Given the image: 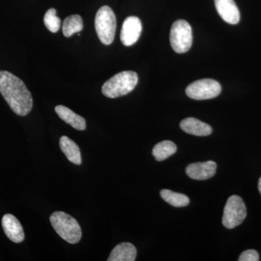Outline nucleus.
Listing matches in <instances>:
<instances>
[{
  "label": "nucleus",
  "mask_w": 261,
  "mask_h": 261,
  "mask_svg": "<svg viewBox=\"0 0 261 261\" xmlns=\"http://www.w3.org/2000/svg\"><path fill=\"white\" fill-rule=\"evenodd\" d=\"M0 93L15 114L25 116L33 108L32 94L23 81L6 71H0Z\"/></svg>",
  "instance_id": "f257e3e1"
},
{
  "label": "nucleus",
  "mask_w": 261,
  "mask_h": 261,
  "mask_svg": "<svg viewBox=\"0 0 261 261\" xmlns=\"http://www.w3.org/2000/svg\"><path fill=\"white\" fill-rule=\"evenodd\" d=\"M50 223L58 234L68 243H78L82 239V229L78 221L70 215L56 211L51 215Z\"/></svg>",
  "instance_id": "f03ea898"
},
{
  "label": "nucleus",
  "mask_w": 261,
  "mask_h": 261,
  "mask_svg": "<svg viewBox=\"0 0 261 261\" xmlns=\"http://www.w3.org/2000/svg\"><path fill=\"white\" fill-rule=\"evenodd\" d=\"M138 80L137 73L130 70L117 73L103 84L102 94L109 98L126 95L135 89Z\"/></svg>",
  "instance_id": "7ed1b4c3"
},
{
  "label": "nucleus",
  "mask_w": 261,
  "mask_h": 261,
  "mask_svg": "<svg viewBox=\"0 0 261 261\" xmlns=\"http://www.w3.org/2000/svg\"><path fill=\"white\" fill-rule=\"evenodd\" d=\"M96 32L102 44L110 45L114 40L116 29V15L108 6H102L98 10L94 20Z\"/></svg>",
  "instance_id": "20e7f679"
},
{
  "label": "nucleus",
  "mask_w": 261,
  "mask_h": 261,
  "mask_svg": "<svg viewBox=\"0 0 261 261\" xmlns=\"http://www.w3.org/2000/svg\"><path fill=\"white\" fill-rule=\"evenodd\" d=\"M191 25L185 20H178L173 23L170 33V42L173 50L176 53H187L192 45Z\"/></svg>",
  "instance_id": "39448f33"
},
{
  "label": "nucleus",
  "mask_w": 261,
  "mask_h": 261,
  "mask_svg": "<svg viewBox=\"0 0 261 261\" xmlns=\"http://www.w3.org/2000/svg\"><path fill=\"white\" fill-rule=\"evenodd\" d=\"M246 216V206L243 199L238 195L231 196L225 205L223 225L228 229H232L241 224Z\"/></svg>",
  "instance_id": "423d86ee"
},
{
  "label": "nucleus",
  "mask_w": 261,
  "mask_h": 261,
  "mask_svg": "<svg viewBox=\"0 0 261 261\" xmlns=\"http://www.w3.org/2000/svg\"><path fill=\"white\" fill-rule=\"evenodd\" d=\"M185 92L191 99L205 100L218 97L221 92V87L217 81L204 79L190 84Z\"/></svg>",
  "instance_id": "0eeeda50"
},
{
  "label": "nucleus",
  "mask_w": 261,
  "mask_h": 261,
  "mask_svg": "<svg viewBox=\"0 0 261 261\" xmlns=\"http://www.w3.org/2000/svg\"><path fill=\"white\" fill-rule=\"evenodd\" d=\"M142 25L140 19L130 16L125 19L121 31V41L123 45L130 47L140 39Z\"/></svg>",
  "instance_id": "6e6552de"
},
{
  "label": "nucleus",
  "mask_w": 261,
  "mask_h": 261,
  "mask_svg": "<svg viewBox=\"0 0 261 261\" xmlns=\"http://www.w3.org/2000/svg\"><path fill=\"white\" fill-rule=\"evenodd\" d=\"M217 165L214 161L195 163L189 165L186 168V173L189 177L195 180H206L216 174Z\"/></svg>",
  "instance_id": "1a4fd4ad"
},
{
  "label": "nucleus",
  "mask_w": 261,
  "mask_h": 261,
  "mask_svg": "<svg viewBox=\"0 0 261 261\" xmlns=\"http://www.w3.org/2000/svg\"><path fill=\"white\" fill-rule=\"evenodd\" d=\"M215 6L221 18L226 23L236 25L240 20V13L233 0H214Z\"/></svg>",
  "instance_id": "9d476101"
},
{
  "label": "nucleus",
  "mask_w": 261,
  "mask_h": 261,
  "mask_svg": "<svg viewBox=\"0 0 261 261\" xmlns=\"http://www.w3.org/2000/svg\"><path fill=\"white\" fill-rule=\"evenodd\" d=\"M2 225L5 234L12 242L20 243L23 241L25 238L23 228L13 215H5L2 219Z\"/></svg>",
  "instance_id": "9b49d317"
},
{
  "label": "nucleus",
  "mask_w": 261,
  "mask_h": 261,
  "mask_svg": "<svg viewBox=\"0 0 261 261\" xmlns=\"http://www.w3.org/2000/svg\"><path fill=\"white\" fill-rule=\"evenodd\" d=\"M180 128L184 132L197 137H206L212 134V127L195 118H187L182 120Z\"/></svg>",
  "instance_id": "f8f14e48"
},
{
  "label": "nucleus",
  "mask_w": 261,
  "mask_h": 261,
  "mask_svg": "<svg viewBox=\"0 0 261 261\" xmlns=\"http://www.w3.org/2000/svg\"><path fill=\"white\" fill-rule=\"evenodd\" d=\"M137 257V249L130 243L118 244L113 248L108 261H135Z\"/></svg>",
  "instance_id": "ddd939ff"
},
{
  "label": "nucleus",
  "mask_w": 261,
  "mask_h": 261,
  "mask_svg": "<svg viewBox=\"0 0 261 261\" xmlns=\"http://www.w3.org/2000/svg\"><path fill=\"white\" fill-rule=\"evenodd\" d=\"M56 112L58 116L70 125L75 129L84 130L86 128V121L83 117L79 116L76 113L72 111L69 108L63 106H58L56 107Z\"/></svg>",
  "instance_id": "4468645a"
},
{
  "label": "nucleus",
  "mask_w": 261,
  "mask_h": 261,
  "mask_svg": "<svg viewBox=\"0 0 261 261\" xmlns=\"http://www.w3.org/2000/svg\"><path fill=\"white\" fill-rule=\"evenodd\" d=\"M60 147L70 162L75 165L82 164V155L80 147L73 140H70L68 137L63 136L60 139Z\"/></svg>",
  "instance_id": "2eb2a0df"
},
{
  "label": "nucleus",
  "mask_w": 261,
  "mask_h": 261,
  "mask_svg": "<svg viewBox=\"0 0 261 261\" xmlns=\"http://www.w3.org/2000/svg\"><path fill=\"white\" fill-rule=\"evenodd\" d=\"M177 147L171 141H163L154 146L152 155L158 161H163L176 153Z\"/></svg>",
  "instance_id": "dca6fc26"
},
{
  "label": "nucleus",
  "mask_w": 261,
  "mask_h": 261,
  "mask_svg": "<svg viewBox=\"0 0 261 261\" xmlns=\"http://www.w3.org/2000/svg\"><path fill=\"white\" fill-rule=\"evenodd\" d=\"M82 29L83 21L80 15H70L63 22V34L65 37H70L75 33H80Z\"/></svg>",
  "instance_id": "f3484780"
},
{
  "label": "nucleus",
  "mask_w": 261,
  "mask_h": 261,
  "mask_svg": "<svg viewBox=\"0 0 261 261\" xmlns=\"http://www.w3.org/2000/svg\"><path fill=\"white\" fill-rule=\"evenodd\" d=\"M161 196L163 200L174 207H185L190 204V199L187 195L171 190H161Z\"/></svg>",
  "instance_id": "a211bd4d"
},
{
  "label": "nucleus",
  "mask_w": 261,
  "mask_h": 261,
  "mask_svg": "<svg viewBox=\"0 0 261 261\" xmlns=\"http://www.w3.org/2000/svg\"><path fill=\"white\" fill-rule=\"evenodd\" d=\"M44 25L51 33H56L61 28V20L56 15V10L54 8L48 10L44 15Z\"/></svg>",
  "instance_id": "6ab92c4d"
},
{
  "label": "nucleus",
  "mask_w": 261,
  "mask_h": 261,
  "mask_svg": "<svg viewBox=\"0 0 261 261\" xmlns=\"http://www.w3.org/2000/svg\"><path fill=\"white\" fill-rule=\"evenodd\" d=\"M239 261H258V252L255 250H248L244 251L240 255L238 259Z\"/></svg>",
  "instance_id": "aec40b11"
},
{
  "label": "nucleus",
  "mask_w": 261,
  "mask_h": 261,
  "mask_svg": "<svg viewBox=\"0 0 261 261\" xmlns=\"http://www.w3.org/2000/svg\"><path fill=\"white\" fill-rule=\"evenodd\" d=\"M258 190L261 195V177L260 178V179H259L258 181Z\"/></svg>",
  "instance_id": "412c9836"
}]
</instances>
